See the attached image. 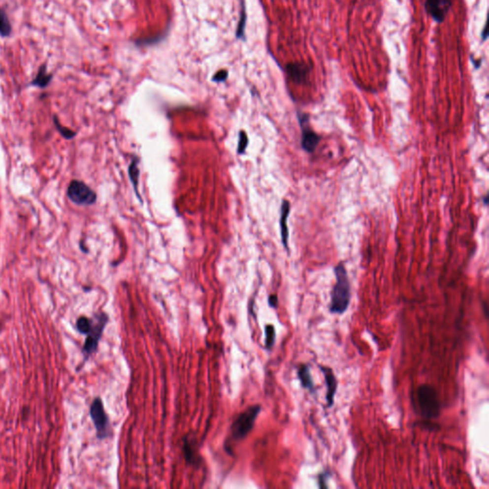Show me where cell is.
<instances>
[{
    "label": "cell",
    "mask_w": 489,
    "mask_h": 489,
    "mask_svg": "<svg viewBox=\"0 0 489 489\" xmlns=\"http://www.w3.org/2000/svg\"><path fill=\"white\" fill-rule=\"evenodd\" d=\"M334 275L336 281L331 291L330 312L331 314L343 315L351 303V284L343 263H339L334 267Z\"/></svg>",
    "instance_id": "1"
},
{
    "label": "cell",
    "mask_w": 489,
    "mask_h": 489,
    "mask_svg": "<svg viewBox=\"0 0 489 489\" xmlns=\"http://www.w3.org/2000/svg\"><path fill=\"white\" fill-rule=\"evenodd\" d=\"M417 398L420 413L425 420L437 419L441 412V402L436 389L428 384L418 388Z\"/></svg>",
    "instance_id": "2"
},
{
    "label": "cell",
    "mask_w": 489,
    "mask_h": 489,
    "mask_svg": "<svg viewBox=\"0 0 489 489\" xmlns=\"http://www.w3.org/2000/svg\"><path fill=\"white\" fill-rule=\"evenodd\" d=\"M108 320H109V317L104 313L97 314L94 316V318L92 319V326L90 328V331H88V333L86 334L87 337L85 339L84 346L82 349L83 355H84L86 359L91 355L95 354L97 352L98 342L101 338V335L104 331L105 326L108 323Z\"/></svg>",
    "instance_id": "3"
},
{
    "label": "cell",
    "mask_w": 489,
    "mask_h": 489,
    "mask_svg": "<svg viewBox=\"0 0 489 489\" xmlns=\"http://www.w3.org/2000/svg\"><path fill=\"white\" fill-rule=\"evenodd\" d=\"M260 412V405H253L237 417L231 425V436L234 440H242L248 436V434L252 431Z\"/></svg>",
    "instance_id": "4"
},
{
    "label": "cell",
    "mask_w": 489,
    "mask_h": 489,
    "mask_svg": "<svg viewBox=\"0 0 489 489\" xmlns=\"http://www.w3.org/2000/svg\"><path fill=\"white\" fill-rule=\"evenodd\" d=\"M67 196L76 205H92L97 201L95 191L79 180L71 181L67 189Z\"/></svg>",
    "instance_id": "5"
},
{
    "label": "cell",
    "mask_w": 489,
    "mask_h": 489,
    "mask_svg": "<svg viewBox=\"0 0 489 489\" xmlns=\"http://www.w3.org/2000/svg\"><path fill=\"white\" fill-rule=\"evenodd\" d=\"M90 417L94 423L98 439L103 440L108 438L111 434L109 419L99 397H96L90 406Z\"/></svg>",
    "instance_id": "6"
},
{
    "label": "cell",
    "mask_w": 489,
    "mask_h": 489,
    "mask_svg": "<svg viewBox=\"0 0 489 489\" xmlns=\"http://www.w3.org/2000/svg\"><path fill=\"white\" fill-rule=\"evenodd\" d=\"M297 118H298L300 128H301V132H302L301 146L306 152L313 153L316 150L317 145L319 144V142L321 140V136L316 134V132L312 129V127H310L308 114L298 113Z\"/></svg>",
    "instance_id": "7"
},
{
    "label": "cell",
    "mask_w": 489,
    "mask_h": 489,
    "mask_svg": "<svg viewBox=\"0 0 489 489\" xmlns=\"http://www.w3.org/2000/svg\"><path fill=\"white\" fill-rule=\"evenodd\" d=\"M451 7V0H426L427 14L438 23L444 21Z\"/></svg>",
    "instance_id": "8"
},
{
    "label": "cell",
    "mask_w": 489,
    "mask_h": 489,
    "mask_svg": "<svg viewBox=\"0 0 489 489\" xmlns=\"http://www.w3.org/2000/svg\"><path fill=\"white\" fill-rule=\"evenodd\" d=\"M320 371L322 372L324 379H325V384L327 387V394H326V401H327V407L331 408L334 403V395L337 391V379L335 378L333 371L331 368L324 365H319L318 366Z\"/></svg>",
    "instance_id": "9"
},
{
    "label": "cell",
    "mask_w": 489,
    "mask_h": 489,
    "mask_svg": "<svg viewBox=\"0 0 489 489\" xmlns=\"http://www.w3.org/2000/svg\"><path fill=\"white\" fill-rule=\"evenodd\" d=\"M287 73L293 82L304 83L309 77L310 68L304 64H292L287 66Z\"/></svg>",
    "instance_id": "10"
},
{
    "label": "cell",
    "mask_w": 489,
    "mask_h": 489,
    "mask_svg": "<svg viewBox=\"0 0 489 489\" xmlns=\"http://www.w3.org/2000/svg\"><path fill=\"white\" fill-rule=\"evenodd\" d=\"M291 211V204L288 200H283L280 210V231H281V240L286 251L289 252V228L287 226L288 217Z\"/></svg>",
    "instance_id": "11"
},
{
    "label": "cell",
    "mask_w": 489,
    "mask_h": 489,
    "mask_svg": "<svg viewBox=\"0 0 489 489\" xmlns=\"http://www.w3.org/2000/svg\"><path fill=\"white\" fill-rule=\"evenodd\" d=\"M297 377L300 380L301 386L308 390L311 394H316V386L314 379L311 375L310 366L308 364H301L297 369Z\"/></svg>",
    "instance_id": "12"
},
{
    "label": "cell",
    "mask_w": 489,
    "mask_h": 489,
    "mask_svg": "<svg viewBox=\"0 0 489 489\" xmlns=\"http://www.w3.org/2000/svg\"><path fill=\"white\" fill-rule=\"evenodd\" d=\"M139 162L140 160L137 157L132 160L129 167H128V175H129V178H130V181L133 185V188H134V190L136 192V196L137 198L140 200V202H142V198L140 196V193H139V190H138V184H139V177H140V169L138 167V164H139Z\"/></svg>",
    "instance_id": "13"
},
{
    "label": "cell",
    "mask_w": 489,
    "mask_h": 489,
    "mask_svg": "<svg viewBox=\"0 0 489 489\" xmlns=\"http://www.w3.org/2000/svg\"><path fill=\"white\" fill-rule=\"evenodd\" d=\"M52 79H53V75L48 73L47 65L46 64H43L38 69V72L36 74V77L31 82V85L39 87V88H45V87H47L48 85H49V83L52 81Z\"/></svg>",
    "instance_id": "14"
},
{
    "label": "cell",
    "mask_w": 489,
    "mask_h": 489,
    "mask_svg": "<svg viewBox=\"0 0 489 489\" xmlns=\"http://www.w3.org/2000/svg\"><path fill=\"white\" fill-rule=\"evenodd\" d=\"M12 33V25L5 11L0 8V35L7 37Z\"/></svg>",
    "instance_id": "15"
},
{
    "label": "cell",
    "mask_w": 489,
    "mask_h": 489,
    "mask_svg": "<svg viewBox=\"0 0 489 489\" xmlns=\"http://www.w3.org/2000/svg\"><path fill=\"white\" fill-rule=\"evenodd\" d=\"M54 124L56 126V128L57 130L60 132V134L64 137V139L66 140H71L73 138H75L77 136V132L71 130L70 128H67V127H64L60 124L59 120L57 117H54Z\"/></svg>",
    "instance_id": "16"
},
{
    "label": "cell",
    "mask_w": 489,
    "mask_h": 489,
    "mask_svg": "<svg viewBox=\"0 0 489 489\" xmlns=\"http://www.w3.org/2000/svg\"><path fill=\"white\" fill-rule=\"evenodd\" d=\"M265 347L271 350L275 343V329L273 325H267L265 328Z\"/></svg>",
    "instance_id": "17"
},
{
    "label": "cell",
    "mask_w": 489,
    "mask_h": 489,
    "mask_svg": "<svg viewBox=\"0 0 489 489\" xmlns=\"http://www.w3.org/2000/svg\"><path fill=\"white\" fill-rule=\"evenodd\" d=\"M91 326H92V319L86 316H80L77 320V330L82 334H87L88 331H90Z\"/></svg>",
    "instance_id": "18"
},
{
    "label": "cell",
    "mask_w": 489,
    "mask_h": 489,
    "mask_svg": "<svg viewBox=\"0 0 489 489\" xmlns=\"http://www.w3.org/2000/svg\"><path fill=\"white\" fill-rule=\"evenodd\" d=\"M249 144V138L244 130L239 132V141H238V147H237V152L238 154H243L245 153L247 146Z\"/></svg>",
    "instance_id": "19"
},
{
    "label": "cell",
    "mask_w": 489,
    "mask_h": 489,
    "mask_svg": "<svg viewBox=\"0 0 489 489\" xmlns=\"http://www.w3.org/2000/svg\"><path fill=\"white\" fill-rule=\"evenodd\" d=\"M246 8H245V1L242 0V15L240 17L239 21V26L237 30V37L238 38H243L244 37V30H245V23H246Z\"/></svg>",
    "instance_id": "20"
},
{
    "label": "cell",
    "mask_w": 489,
    "mask_h": 489,
    "mask_svg": "<svg viewBox=\"0 0 489 489\" xmlns=\"http://www.w3.org/2000/svg\"><path fill=\"white\" fill-rule=\"evenodd\" d=\"M184 453H185V456H186V459L189 463H195L196 462V458H195V453L193 451V449L191 448L190 446V442L189 440L185 441V444H184Z\"/></svg>",
    "instance_id": "21"
},
{
    "label": "cell",
    "mask_w": 489,
    "mask_h": 489,
    "mask_svg": "<svg viewBox=\"0 0 489 489\" xmlns=\"http://www.w3.org/2000/svg\"><path fill=\"white\" fill-rule=\"evenodd\" d=\"M228 78V72L226 70H221L219 71L214 77H213V81H216V82H222V81H225L226 79Z\"/></svg>",
    "instance_id": "22"
},
{
    "label": "cell",
    "mask_w": 489,
    "mask_h": 489,
    "mask_svg": "<svg viewBox=\"0 0 489 489\" xmlns=\"http://www.w3.org/2000/svg\"><path fill=\"white\" fill-rule=\"evenodd\" d=\"M328 474H329V472H323V473H320V475H319L318 481H319V487L320 488H327V485L325 484V482L329 478V475Z\"/></svg>",
    "instance_id": "23"
},
{
    "label": "cell",
    "mask_w": 489,
    "mask_h": 489,
    "mask_svg": "<svg viewBox=\"0 0 489 489\" xmlns=\"http://www.w3.org/2000/svg\"><path fill=\"white\" fill-rule=\"evenodd\" d=\"M268 305L271 308H276L278 305V297L276 294H272L268 296Z\"/></svg>",
    "instance_id": "24"
},
{
    "label": "cell",
    "mask_w": 489,
    "mask_h": 489,
    "mask_svg": "<svg viewBox=\"0 0 489 489\" xmlns=\"http://www.w3.org/2000/svg\"><path fill=\"white\" fill-rule=\"evenodd\" d=\"M488 198H489V196L487 195V196L485 197V204H486V205H488V203H489V201H488Z\"/></svg>",
    "instance_id": "25"
}]
</instances>
